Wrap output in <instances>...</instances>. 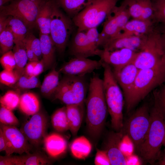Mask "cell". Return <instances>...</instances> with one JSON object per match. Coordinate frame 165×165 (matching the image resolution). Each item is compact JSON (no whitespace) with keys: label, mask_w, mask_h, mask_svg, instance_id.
<instances>
[{"label":"cell","mask_w":165,"mask_h":165,"mask_svg":"<svg viewBox=\"0 0 165 165\" xmlns=\"http://www.w3.org/2000/svg\"><path fill=\"white\" fill-rule=\"evenodd\" d=\"M7 24L13 33L14 42L23 41L27 34V26L21 20L12 16H7Z\"/></svg>","instance_id":"cell-32"},{"label":"cell","mask_w":165,"mask_h":165,"mask_svg":"<svg viewBox=\"0 0 165 165\" xmlns=\"http://www.w3.org/2000/svg\"><path fill=\"white\" fill-rule=\"evenodd\" d=\"M153 96L156 98L165 119V83L160 89L153 90Z\"/></svg>","instance_id":"cell-43"},{"label":"cell","mask_w":165,"mask_h":165,"mask_svg":"<svg viewBox=\"0 0 165 165\" xmlns=\"http://www.w3.org/2000/svg\"><path fill=\"white\" fill-rule=\"evenodd\" d=\"M51 121L53 127L58 132H63L69 130L66 107L57 110L51 116Z\"/></svg>","instance_id":"cell-33"},{"label":"cell","mask_w":165,"mask_h":165,"mask_svg":"<svg viewBox=\"0 0 165 165\" xmlns=\"http://www.w3.org/2000/svg\"><path fill=\"white\" fill-rule=\"evenodd\" d=\"M150 110V123L145 138L136 153L143 162L155 163L160 157L165 135V119L156 98Z\"/></svg>","instance_id":"cell-2"},{"label":"cell","mask_w":165,"mask_h":165,"mask_svg":"<svg viewBox=\"0 0 165 165\" xmlns=\"http://www.w3.org/2000/svg\"><path fill=\"white\" fill-rule=\"evenodd\" d=\"M162 27L158 29L161 32H165V25H162Z\"/></svg>","instance_id":"cell-53"},{"label":"cell","mask_w":165,"mask_h":165,"mask_svg":"<svg viewBox=\"0 0 165 165\" xmlns=\"http://www.w3.org/2000/svg\"><path fill=\"white\" fill-rule=\"evenodd\" d=\"M130 17L127 2L124 0L120 6H116L106 18L99 33V47H103L107 42L119 35Z\"/></svg>","instance_id":"cell-10"},{"label":"cell","mask_w":165,"mask_h":165,"mask_svg":"<svg viewBox=\"0 0 165 165\" xmlns=\"http://www.w3.org/2000/svg\"><path fill=\"white\" fill-rule=\"evenodd\" d=\"M103 62L104 90L108 112L111 118V125L116 132L123 128L124 95L110 66Z\"/></svg>","instance_id":"cell-4"},{"label":"cell","mask_w":165,"mask_h":165,"mask_svg":"<svg viewBox=\"0 0 165 165\" xmlns=\"http://www.w3.org/2000/svg\"><path fill=\"white\" fill-rule=\"evenodd\" d=\"M14 37L10 29L7 27L0 33V53L2 54L11 50L14 47Z\"/></svg>","instance_id":"cell-36"},{"label":"cell","mask_w":165,"mask_h":165,"mask_svg":"<svg viewBox=\"0 0 165 165\" xmlns=\"http://www.w3.org/2000/svg\"><path fill=\"white\" fill-rule=\"evenodd\" d=\"M155 24L152 21L133 19L127 22L118 36L147 35L155 28Z\"/></svg>","instance_id":"cell-23"},{"label":"cell","mask_w":165,"mask_h":165,"mask_svg":"<svg viewBox=\"0 0 165 165\" xmlns=\"http://www.w3.org/2000/svg\"><path fill=\"white\" fill-rule=\"evenodd\" d=\"M84 103L66 105L69 130L74 136L77 134L81 125L84 114Z\"/></svg>","instance_id":"cell-25"},{"label":"cell","mask_w":165,"mask_h":165,"mask_svg":"<svg viewBox=\"0 0 165 165\" xmlns=\"http://www.w3.org/2000/svg\"><path fill=\"white\" fill-rule=\"evenodd\" d=\"M0 128L7 140L12 145L14 153L20 155L24 153H29L31 149L26 138L16 126L0 124Z\"/></svg>","instance_id":"cell-17"},{"label":"cell","mask_w":165,"mask_h":165,"mask_svg":"<svg viewBox=\"0 0 165 165\" xmlns=\"http://www.w3.org/2000/svg\"><path fill=\"white\" fill-rule=\"evenodd\" d=\"M163 145L164 146V147H165L164 150V153H165V135L164 139L163 141Z\"/></svg>","instance_id":"cell-54"},{"label":"cell","mask_w":165,"mask_h":165,"mask_svg":"<svg viewBox=\"0 0 165 165\" xmlns=\"http://www.w3.org/2000/svg\"><path fill=\"white\" fill-rule=\"evenodd\" d=\"M8 16L0 14V33L5 29L7 26Z\"/></svg>","instance_id":"cell-49"},{"label":"cell","mask_w":165,"mask_h":165,"mask_svg":"<svg viewBox=\"0 0 165 165\" xmlns=\"http://www.w3.org/2000/svg\"><path fill=\"white\" fill-rule=\"evenodd\" d=\"M92 145L85 137L81 136L75 138L72 142L70 150L73 156L79 159H85L92 150Z\"/></svg>","instance_id":"cell-29"},{"label":"cell","mask_w":165,"mask_h":165,"mask_svg":"<svg viewBox=\"0 0 165 165\" xmlns=\"http://www.w3.org/2000/svg\"><path fill=\"white\" fill-rule=\"evenodd\" d=\"M42 58L44 65V70L52 68L55 65V46L49 34L39 35Z\"/></svg>","instance_id":"cell-24"},{"label":"cell","mask_w":165,"mask_h":165,"mask_svg":"<svg viewBox=\"0 0 165 165\" xmlns=\"http://www.w3.org/2000/svg\"><path fill=\"white\" fill-rule=\"evenodd\" d=\"M43 141L45 150L52 157H57L64 154L66 150L67 141L59 134L53 133L46 136Z\"/></svg>","instance_id":"cell-22"},{"label":"cell","mask_w":165,"mask_h":165,"mask_svg":"<svg viewBox=\"0 0 165 165\" xmlns=\"http://www.w3.org/2000/svg\"><path fill=\"white\" fill-rule=\"evenodd\" d=\"M47 121L45 115L39 111L22 125L20 130L31 145L37 147L43 140L46 136Z\"/></svg>","instance_id":"cell-12"},{"label":"cell","mask_w":165,"mask_h":165,"mask_svg":"<svg viewBox=\"0 0 165 165\" xmlns=\"http://www.w3.org/2000/svg\"><path fill=\"white\" fill-rule=\"evenodd\" d=\"M20 96L19 91L8 90L0 97L1 106L12 111L14 110L18 107Z\"/></svg>","instance_id":"cell-34"},{"label":"cell","mask_w":165,"mask_h":165,"mask_svg":"<svg viewBox=\"0 0 165 165\" xmlns=\"http://www.w3.org/2000/svg\"><path fill=\"white\" fill-rule=\"evenodd\" d=\"M50 163L48 158L38 152L13 156L0 157V165H46Z\"/></svg>","instance_id":"cell-18"},{"label":"cell","mask_w":165,"mask_h":165,"mask_svg":"<svg viewBox=\"0 0 165 165\" xmlns=\"http://www.w3.org/2000/svg\"><path fill=\"white\" fill-rule=\"evenodd\" d=\"M0 62L4 69L13 71L15 69L16 63L13 51L11 50L2 54Z\"/></svg>","instance_id":"cell-41"},{"label":"cell","mask_w":165,"mask_h":165,"mask_svg":"<svg viewBox=\"0 0 165 165\" xmlns=\"http://www.w3.org/2000/svg\"><path fill=\"white\" fill-rule=\"evenodd\" d=\"M41 85L37 76H28L23 74L17 82L12 87L19 91L20 90H25L40 87Z\"/></svg>","instance_id":"cell-35"},{"label":"cell","mask_w":165,"mask_h":165,"mask_svg":"<svg viewBox=\"0 0 165 165\" xmlns=\"http://www.w3.org/2000/svg\"><path fill=\"white\" fill-rule=\"evenodd\" d=\"M161 38L165 53V32H161Z\"/></svg>","instance_id":"cell-51"},{"label":"cell","mask_w":165,"mask_h":165,"mask_svg":"<svg viewBox=\"0 0 165 165\" xmlns=\"http://www.w3.org/2000/svg\"><path fill=\"white\" fill-rule=\"evenodd\" d=\"M94 164L96 165H111L105 150H97L94 159Z\"/></svg>","instance_id":"cell-44"},{"label":"cell","mask_w":165,"mask_h":165,"mask_svg":"<svg viewBox=\"0 0 165 165\" xmlns=\"http://www.w3.org/2000/svg\"><path fill=\"white\" fill-rule=\"evenodd\" d=\"M65 75L59 81L53 96L66 105L84 103L88 84L84 76Z\"/></svg>","instance_id":"cell-7"},{"label":"cell","mask_w":165,"mask_h":165,"mask_svg":"<svg viewBox=\"0 0 165 165\" xmlns=\"http://www.w3.org/2000/svg\"><path fill=\"white\" fill-rule=\"evenodd\" d=\"M139 70L132 63L125 66L119 72L113 73L118 83L122 90L124 98L132 88Z\"/></svg>","instance_id":"cell-20"},{"label":"cell","mask_w":165,"mask_h":165,"mask_svg":"<svg viewBox=\"0 0 165 165\" xmlns=\"http://www.w3.org/2000/svg\"><path fill=\"white\" fill-rule=\"evenodd\" d=\"M23 42L24 44L28 61H39L40 60H39L28 44L24 40Z\"/></svg>","instance_id":"cell-45"},{"label":"cell","mask_w":165,"mask_h":165,"mask_svg":"<svg viewBox=\"0 0 165 165\" xmlns=\"http://www.w3.org/2000/svg\"><path fill=\"white\" fill-rule=\"evenodd\" d=\"M159 165H165V153L162 155L161 153L160 157L157 160V163H155Z\"/></svg>","instance_id":"cell-50"},{"label":"cell","mask_w":165,"mask_h":165,"mask_svg":"<svg viewBox=\"0 0 165 165\" xmlns=\"http://www.w3.org/2000/svg\"><path fill=\"white\" fill-rule=\"evenodd\" d=\"M7 141L3 133L0 128V151L6 152L7 148Z\"/></svg>","instance_id":"cell-48"},{"label":"cell","mask_w":165,"mask_h":165,"mask_svg":"<svg viewBox=\"0 0 165 165\" xmlns=\"http://www.w3.org/2000/svg\"><path fill=\"white\" fill-rule=\"evenodd\" d=\"M53 2L54 0H46L39 10L36 18V24L40 33L50 34Z\"/></svg>","instance_id":"cell-26"},{"label":"cell","mask_w":165,"mask_h":165,"mask_svg":"<svg viewBox=\"0 0 165 165\" xmlns=\"http://www.w3.org/2000/svg\"><path fill=\"white\" fill-rule=\"evenodd\" d=\"M0 122L1 124L10 126H17L19 122L12 111L1 106L0 108Z\"/></svg>","instance_id":"cell-38"},{"label":"cell","mask_w":165,"mask_h":165,"mask_svg":"<svg viewBox=\"0 0 165 165\" xmlns=\"http://www.w3.org/2000/svg\"><path fill=\"white\" fill-rule=\"evenodd\" d=\"M20 76L14 70L8 71L4 69L0 73V82L6 86L12 87L17 82Z\"/></svg>","instance_id":"cell-39"},{"label":"cell","mask_w":165,"mask_h":165,"mask_svg":"<svg viewBox=\"0 0 165 165\" xmlns=\"http://www.w3.org/2000/svg\"><path fill=\"white\" fill-rule=\"evenodd\" d=\"M14 44L13 51L16 63L14 70L21 76L24 74L28 58L23 41L14 42Z\"/></svg>","instance_id":"cell-31"},{"label":"cell","mask_w":165,"mask_h":165,"mask_svg":"<svg viewBox=\"0 0 165 165\" xmlns=\"http://www.w3.org/2000/svg\"><path fill=\"white\" fill-rule=\"evenodd\" d=\"M40 106L39 99L35 94L28 92L20 95L18 108L25 115H33L39 111Z\"/></svg>","instance_id":"cell-27"},{"label":"cell","mask_w":165,"mask_h":165,"mask_svg":"<svg viewBox=\"0 0 165 165\" xmlns=\"http://www.w3.org/2000/svg\"><path fill=\"white\" fill-rule=\"evenodd\" d=\"M44 70V65L42 59L37 61L34 69L33 76H37Z\"/></svg>","instance_id":"cell-47"},{"label":"cell","mask_w":165,"mask_h":165,"mask_svg":"<svg viewBox=\"0 0 165 165\" xmlns=\"http://www.w3.org/2000/svg\"><path fill=\"white\" fill-rule=\"evenodd\" d=\"M46 0H14L9 5L0 7V14L18 18L31 28L36 24L37 16Z\"/></svg>","instance_id":"cell-11"},{"label":"cell","mask_w":165,"mask_h":165,"mask_svg":"<svg viewBox=\"0 0 165 165\" xmlns=\"http://www.w3.org/2000/svg\"><path fill=\"white\" fill-rule=\"evenodd\" d=\"M103 62L87 58L74 57L65 63L58 71L65 75L84 76L102 67Z\"/></svg>","instance_id":"cell-14"},{"label":"cell","mask_w":165,"mask_h":165,"mask_svg":"<svg viewBox=\"0 0 165 165\" xmlns=\"http://www.w3.org/2000/svg\"><path fill=\"white\" fill-rule=\"evenodd\" d=\"M72 19L83 10L92 0H54Z\"/></svg>","instance_id":"cell-30"},{"label":"cell","mask_w":165,"mask_h":165,"mask_svg":"<svg viewBox=\"0 0 165 165\" xmlns=\"http://www.w3.org/2000/svg\"><path fill=\"white\" fill-rule=\"evenodd\" d=\"M150 110L144 104L136 110L124 123L122 130L128 136L136 153L144 140L150 123Z\"/></svg>","instance_id":"cell-8"},{"label":"cell","mask_w":165,"mask_h":165,"mask_svg":"<svg viewBox=\"0 0 165 165\" xmlns=\"http://www.w3.org/2000/svg\"><path fill=\"white\" fill-rule=\"evenodd\" d=\"M130 17L134 19L153 21L152 0H126Z\"/></svg>","instance_id":"cell-19"},{"label":"cell","mask_w":165,"mask_h":165,"mask_svg":"<svg viewBox=\"0 0 165 165\" xmlns=\"http://www.w3.org/2000/svg\"><path fill=\"white\" fill-rule=\"evenodd\" d=\"M165 82V65L139 70L130 91L124 98L127 113L130 114L150 92Z\"/></svg>","instance_id":"cell-3"},{"label":"cell","mask_w":165,"mask_h":165,"mask_svg":"<svg viewBox=\"0 0 165 165\" xmlns=\"http://www.w3.org/2000/svg\"><path fill=\"white\" fill-rule=\"evenodd\" d=\"M119 0H92L72 19L77 30L85 31L97 28L105 21Z\"/></svg>","instance_id":"cell-6"},{"label":"cell","mask_w":165,"mask_h":165,"mask_svg":"<svg viewBox=\"0 0 165 165\" xmlns=\"http://www.w3.org/2000/svg\"><path fill=\"white\" fill-rule=\"evenodd\" d=\"M24 41L28 44L39 60H41L42 54L39 38L32 34L28 33Z\"/></svg>","instance_id":"cell-42"},{"label":"cell","mask_w":165,"mask_h":165,"mask_svg":"<svg viewBox=\"0 0 165 165\" xmlns=\"http://www.w3.org/2000/svg\"><path fill=\"white\" fill-rule=\"evenodd\" d=\"M85 31L91 49L94 55H96L97 51L100 49L98 45L99 33L97 28H90Z\"/></svg>","instance_id":"cell-40"},{"label":"cell","mask_w":165,"mask_h":165,"mask_svg":"<svg viewBox=\"0 0 165 165\" xmlns=\"http://www.w3.org/2000/svg\"><path fill=\"white\" fill-rule=\"evenodd\" d=\"M59 73L54 66L45 76L40 87L41 92L43 96L49 97L53 95L60 81Z\"/></svg>","instance_id":"cell-28"},{"label":"cell","mask_w":165,"mask_h":165,"mask_svg":"<svg viewBox=\"0 0 165 165\" xmlns=\"http://www.w3.org/2000/svg\"><path fill=\"white\" fill-rule=\"evenodd\" d=\"M37 61H29L27 63L24 68V74L28 76H33L35 66Z\"/></svg>","instance_id":"cell-46"},{"label":"cell","mask_w":165,"mask_h":165,"mask_svg":"<svg viewBox=\"0 0 165 165\" xmlns=\"http://www.w3.org/2000/svg\"><path fill=\"white\" fill-rule=\"evenodd\" d=\"M85 102L88 130L93 138H97L103 130L108 112L103 79L97 75L90 79Z\"/></svg>","instance_id":"cell-1"},{"label":"cell","mask_w":165,"mask_h":165,"mask_svg":"<svg viewBox=\"0 0 165 165\" xmlns=\"http://www.w3.org/2000/svg\"><path fill=\"white\" fill-rule=\"evenodd\" d=\"M146 35H119L107 42L102 47L103 49L108 51H113L127 48L138 52L145 43Z\"/></svg>","instance_id":"cell-16"},{"label":"cell","mask_w":165,"mask_h":165,"mask_svg":"<svg viewBox=\"0 0 165 165\" xmlns=\"http://www.w3.org/2000/svg\"><path fill=\"white\" fill-rule=\"evenodd\" d=\"M125 136L121 129L119 132H112L108 135L106 143L105 150L108 156L110 164H127L126 156L120 149V145Z\"/></svg>","instance_id":"cell-15"},{"label":"cell","mask_w":165,"mask_h":165,"mask_svg":"<svg viewBox=\"0 0 165 165\" xmlns=\"http://www.w3.org/2000/svg\"><path fill=\"white\" fill-rule=\"evenodd\" d=\"M133 63L139 70L165 65V53L161 33L157 28L156 27L146 35L145 43Z\"/></svg>","instance_id":"cell-5"},{"label":"cell","mask_w":165,"mask_h":165,"mask_svg":"<svg viewBox=\"0 0 165 165\" xmlns=\"http://www.w3.org/2000/svg\"><path fill=\"white\" fill-rule=\"evenodd\" d=\"M138 52L123 48L113 51L99 49L97 56L104 63L109 65L113 73H116L127 65L133 62Z\"/></svg>","instance_id":"cell-13"},{"label":"cell","mask_w":165,"mask_h":165,"mask_svg":"<svg viewBox=\"0 0 165 165\" xmlns=\"http://www.w3.org/2000/svg\"><path fill=\"white\" fill-rule=\"evenodd\" d=\"M14 0H0V7L3 6L6 3L10 1L12 2Z\"/></svg>","instance_id":"cell-52"},{"label":"cell","mask_w":165,"mask_h":165,"mask_svg":"<svg viewBox=\"0 0 165 165\" xmlns=\"http://www.w3.org/2000/svg\"><path fill=\"white\" fill-rule=\"evenodd\" d=\"M74 26L72 20L63 13L54 0L50 35L56 50L60 53L65 51Z\"/></svg>","instance_id":"cell-9"},{"label":"cell","mask_w":165,"mask_h":165,"mask_svg":"<svg viewBox=\"0 0 165 165\" xmlns=\"http://www.w3.org/2000/svg\"><path fill=\"white\" fill-rule=\"evenodd\" d=\"M70 52L74 57L88 58L94 56L91 49L85 31L77 30L72 41Z\"/></svg>","instance_id":"cell-21"},{"label":"cell","mask_w":165,"mask_h":165,"mask_svg":"<svg viewBox=\"0 0 165 165\" xmlns=\"http://www.w3.org/2000/svg\"><path fill=\"white\" fill-rule=\"evenodd\" d=\"M153 21L155 24L165 25V0H153Z\"/></svg>","instance_id":"cell-37"}]
</instances>
